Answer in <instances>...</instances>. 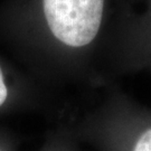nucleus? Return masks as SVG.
Wrapping results in <instances>:
<instances>
[{
    "mask_svg": "<svg viewBox=\"0 0 151 151\" xmlns=\"http://www.w3.org/2000/svg\"><path fill=\"white\" fill-rule=\"evenodd\" d=\"M7 87H6L5 81H4V74H2V70L0 68V106L5 103L6 99H7Z\"/></svg>",
    "mask_w": 151,
    "mask_h": 151,
    "instance_id": "nucleus-3",
    "label": "nucleus"
},
{
    "mask_svg": "<svg viewBox=\"0 0 151 151\" xmlns=\"http://www.w3.org/2000/svg\"><path fill=\"white\" fill-rule=\"evenodd\" d=\"M50 32L72 47L90 44L101 26L104 0H43Z\"/></svg>",
    "mask_w": 151,
    "mask_h": 151,
    "instance_id": "nucleus-1",
    "label": "nucleus"
},
{
    "mask_svg": "<svg viewBox=\"0 0 151 151\" xmlns=\"http://www.w3.org/2000/svg\"><path fill=\"white\" fill-rule=\"evenodd\" d=\"M134 151H151V129L141 134L134 147Z\"/></svg>",
    "mask_w": 151,
    "mask_h": 151,
    "instance_id": "nucleus-2",
    "label": "nucleus"
}]
</instances>
